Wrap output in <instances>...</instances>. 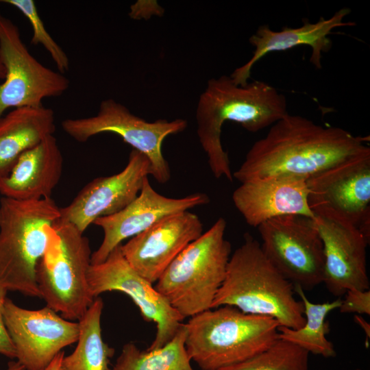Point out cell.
<instances>
[{
	"label": "cell",
	"instance_id": "cell-1",
	"mask_svg": "<svg viewBox=\"0 0 370 370\" xmlns=\"http://www.w3.org/2000/svg\"><path fill=\"white\" fill-rule=\"evenodd\" d=\"M367 137L286 114L251 147L232 173L241 183L275 177L307 180L367 149Z\"/></svg>",
	"mask_w": 370,
	"mask_h": 370
},
{
	"label": "cell",
	"instance_id": "cell-2",
	"mask_svg": "<svg viewBox=\"0 0 370 370\" xmlns=\"http://www.w3.org/2000/svg\"><path fill=\"white\" fill-rule=\"evenodd\" d=\"M286 97L269 84L258 80L236 85L230 76L208 80L196 110L197 135L213 175L233 181L227 153L221 143V130L227 121L256 132L288 114Z\"/></svg>",
	"mask_w": 370,
	"mask_h": 370
},
{
	"label": "cell",
	"instance_id": "cell-3",
	"mask_svg": "<svg viewBox=\"0 0 370 370\" xmlns=\"http://www.w3.org/2000/svg\"><path fill=\"white\" fill-rule=\"evenodd\" d=\"M293 284L271 264L249 233L231 255L212 308L231 306L247 314L271 317L280 326L299 329L306 322Z\"/></svg>",
	"mask_w": 370,
	"mask_h": 370
},
{
	"label": "cell",
	"instance_id": "cell-4",
	"mask_svg": "<svg viewBox=\"0 0 370 370\" xmlns=\"http://www.w3.org/2000/svg\"><path fill=\"white\" fill-rule=\"evenodd\" d=\"M185 326V346L190 360L202 370H218L269 347L278 339L280 324L271 317L222 306L190 317Z\"/></svg>",
	"mask_w": 370,
	"mask_h": 370
},
{
	"label": "cell",
	"instance_id": "cell-5",
	"mask_svg": "<svg viewBox=\"0 0 370 370\" xmlns=\"http://www.w3.org/2000/svg\"><path fill=\"white\" fill-rule=\"evenodd\" d=\"M60 219L52 198L0 199V284L8 291L40 297L36 267L50 230Z\"/></svg>",
	"mask_w": 370,
	"mask_h": 370
},
{
	"label": "cell",
	"instance_id": "cell-6",
	"mask_svg": "<svg viewBox=\"0 0 370 370\" xmlns=\"http://www.w3.org/2000/svg\"><path fill=\"white\" fill-rule=\"evenodd\" d=\"M226 221L219 218L167 267L156 289L184 319L212 309L225 279L232 246L225 239Z\"/></svg>",
	"mask_w": 370,
	"mask_h": 370
},
{
	"label": "cell",
	"instance_id": "cell-7",
	"mask_svg": "<svg viewBox=\"0 0 370 370\" xmlns=\"http://www.w3.org/2000/svg\"><path fill=\"white\" fill-rule=\"evenodd\" d=\"M89 240L73 225L59 220L36 267V281L47 306L69 321L79 320L93 302L88 273Z\"/></svg>",
	"mask_w": 370,
	"mask_h": 370
},
{
	"label": "cell",
	"instance_id": "cell-8",
	"mask_svg": "<svg viewBox=\"0 0 370 370\" xmlns=\"http://www.w3.org/2000/svg\"><path fill=\"white\" fill-rule=\"evenodd\" d=\"M61 126L66 134L79 143L101 133L119 135L148 158L150 175L159 183L165 184L171 178V171L162 154V143L168 136L184 131L187 121L176 119L148 122L132 114L121 103L108 99L100 103L96 115L66 119L62 121Z\"/></svg>",
	"mask_w": 370,
	"mask_h": 370
},
{
	"label": "cell",
	"instance_id": "cell-9",
	"mask_svg": "<svg viewBox=\"0 0 370 370\" xmlns=\"http://www.w3.org/2000/svg\"><path fill=\"white\" fill-rule=\"evenodd\" d=\"M257 228L264 254L293 286L310 291L323 283V245L314 219L282 216Z\"/></svg>",
	"mask_w": 370,
	"mask_h": 370
},
{
	"label": "cell",
	"instance_id": "cell-10",
	"mask_svg": "<svg viewBox=\"0 0 370 370\" xmlns=\"http://www.w3.org/2000/svg\"><path fill=\"white\" fill-rule=\"evenodd\" d=\"M0 53L6 71L0 84V119L11 108L43 106L45 98L60 97L70 86L64 74L45 66L31 54L18 26L1 12Z\"/></svg>",
	"mask_w": 370,
	"mask_h": 370
},
{
	"label": "cell",
	"instance_id": "cell-11",
	"mask_svg": "<svg viewBox=\"0 0 370 370\" xmlns=\"http://www.w3.org/2000/svg\"><path fill=\"white\" fill-rule=\"evenodd\" d=\"M306 186L314 217L358 227L370 220V147L310 177Z\"/></svg>",
	"mask_w": 370,
	"mask_h": 370
},
{
	"label": "cell",
	"instance_id": "cell-12",
	"mask_svg": "<svg viewBox=\"0 0 370 370\" xmlns=\"http://www.w3.org/2000/svg\"><path fill=\"white\" fill-rule=\"evenodd\" d=\"M121 245L102 262L90 265L88 280L95 298L107 291H119L131 298L142 317L156 325L154 340L147 349H159L177 334L184 318L176 311L153 284L138 273L125 259Z\"/></svg>",
	"mask_w": 370,
	"mask_h": 370
},
{
	"label": "cell",
	"instance_id": "cell-13",
	"mask_svg": "<svg viewBox=\"0 0 370 370\" xmlns=\"http://www.w3.org/2000/svg\"><path fill=\"white\" fill-rule=\"evenodd\" d=\"M3 319L16 358L25 370H45L79 336L78 322L63 318L47 306L29 310L7 298Z\"/></svg>",
	"mask_w": 370,
	"mask_h": 370
},
{
	"label": "cell",
	"instance_id": "cell-14",
	"mask_svg": "<svg viewBox=\"0 0 370 370\" xmlns=\"http://www.w3.org/2000/svg\"><path fill=\"white\" fill-rule=\"evenodd\" d=\"M150 175V162L132 149L128 162L119 173L95 178L84 186L66 206L60 208L62 221L84 233L99 217L115 214L138 195L144 179Z\"/></svg>",
	"mask_w": 370,
	"mask_h": 370
},
{
	"label": "cell",
	"instance_id": "cell-15",
	"mask_svg": "<svg viewBox=\"0 0 370 370\" xmlns=\"http://www.w3.org/2000/svg\"><path fill=\"white\" fill-rule=\"evenodd\" d=\"M210 201L205 193H196L182 198L165 197L151 186L148 177L137 197L119 212L98 218L93 224L103 232V238L91 255V264L103 262L121 243L147 230L160 220L189 210Z\"/></svg>",
	"mask_w": 370,
	"mask_h": 370
},
{
	"label": "cell",
	"instance_id": "cell-16",
	"mask_svg": "<svg viewBox=\"0 0 370 370\" xmlns=\"http://www.w3.org/2000/svg\"><path fill=\"white\" fill-rule=\"evenodd\" d=\"M203 234V223L189 210L169 216L121 245L128 264L156 282L171 262Z\"/></svg>",
	"mask_w": 370,
	"mask_h": 370
},
{
	"label": "cell",
	"instance_id": "cell-17",
	"mask_svg": "<svg viewBox=\"0 0 370 370\" xmlns=\"http://www.w3.org/2000/svg\"><path fill=\"white\" fill-rule=\"evenodd\" d=\"M314 223L324 251L323 283L333 295L341 297L350 289L369 290L367 247L369 243L349 223L315 216Z\"/></svg>",
	"mask_w": 370,
	"mask_h": 370
},
{
	"label": "cell",
	"instance_id": "cell-18",
	"mask_svg": "<svg viewBox=\"0 0 370 370\" xmlns=\"http://www.w3.org/2000/svg\"><path fill=\"white\" fill-rule=\"evenodd\" d=\"M307 195L306 180L275 177L241 183L234 191L232 201L245 222L258 227L267 221L286 215L314 219Z\"/></svg>",
	"mask_w": 370,
	"mask_h": 370
},
{
	"label": "cell",
	"instance_id": "cell-19",
	"mask_svg": "<svg viewBox=\"0 0 370 370\" xmlns=\"http://www.w3.org/2000/svg\"><path fill=\"white\" fill-rule=\"evenodd\" d=\"M351 12L343 8L330 18L323 17L316 23L306 21L297 28L284 27L279 32L272 30L269 25H260L256 33L249 38L250 44L255 49L252 57L245 64L236 69L230 76L239 86H245L251 76L254 65L271 52L286 51L299 45L310 47V63L317 69H321L322 53L328 52L332 47V40L328 36L336 27L354 25V23L343 22V18Z\"/></svg>",
	"mask_w": 370,
	"mask_h": 370
},
{
	"label": "cell",
	"instance_id": "cell-20",
	"mask_svg": "<svg viewBox=\"0 0 370 370\" xmlns=\"http://www.w3.org/2000/svg\"><path fill=\"white\" fill-rule=\"evenodd\" d=\"M63 169V156L53 135L24 152L0 180L3 197L18 200L51 198Z\"/></svg>",
	"mask_w": 370,
	"mask_h": 370
},
{
	"label": "cell",
	"instance_id": "cell-21",
	"mask_svg": "<svg viewBox=\"0 0 370 370\" xmlns=\"http://www.w3.org/2000/svg\"><path fill=\"white\" fill-rule=\"evenodd\" d=\"M56 130L55 114L44 106L14 108L0 119V180L18 158Z\"/></svg>",
	"mask_w": 370,
	"mask_h": 370
},
{
	"label": "cell",
	"instance_id": "cell-22",
	"mask_svg": "<svg viewBox=\"0 0 370 370\" xmlns=\"http://www.w3.org/2000/svg\"><path fill=\"white\" fill-rule=\"evenodd\" d=\"M103 301L99 297L78 320L79 336L75 350L64 356L62 370H110V358L114 349L103 340L101 317Z\"/></svg>",
	"mask_w": 370,
	"mask_h": 370
},
{
	"label": "cell",
	"instance_id": "cell-23",
	"mask_svg": "<svg viewBox=\"0 0 370 370\" xmlns=\"http://www.w3.org/2000/svg\"><path fill=\"white\" fill-rule=\"evenodd\" d=\"M294 291L303 303L306 322L299 329L280 325L278 338L296 344L309 353L325 358L335 357L336 353L334 345L326 338L329 324L325 319L332 310L340 307L342 299L338 297L332 302L314 304L308 299L299 286H294Z\"/></svg>",
	"mask_w": 370,
	"mask_h": 370
},
{
	"label": "cell",
	"instance_id": "cell-24",
	"mask_svg": "<svg viewBox=\"0 0 370 370\" xmlns=\"http://www.w3.org/2000/svg\"><path fill=\"white\" fill-rule=\"evenodd\" d=\"M186 338L183 323L172 340L159 349L140 350L133 343H126L112 370H194L186 349Z\"/></svg>",
	"mask_w": 370,
	"mask_h": 370
},
{
	"label": "cell",
	"instance_id": "cell-25",
	"mask_svg": "<svg viewBox=\"0 0 370 370\" xmlns=\"http://www.w3.org/2000/svg\"><path fill=\"white\" fill-rule=\"evenodd\" d=\"M309 354L296 344L278 338L252 358L218 370H308Z\"/></svg>",
	"mask_w": 370,
	"mask_h": 370
},
{
	"label": "cell",
	"instance_id": "cell-26",
	"mask_svg": "<svg viewBox=\"0 0 370 370\" xmlns=\"http://www.w3.org/2000/svg\"><path fill=\"white\" fill-rule=\"evenodd\" d=\"M0 2L17 8L28 20L32 29V45H41L49 53L58 71L64 74L69 70L70 61L63 49L52 38L45 27L33 0H2Z\"/></svg>",
	"mask_w": 370,
	"mask_h": 370
},
{
	"label": "cell",
	"instance_id": "cell-27",
	"mask_svg": "<svg viewBox=\"0 0 370 370\" xmlns=\"http://www.w3.org/2000/svg\"><path fill=\"white\" fill-rule=\"evenodd\" d=\"M338 308L341 313H356V314H370V291L350 289L345 293Z\"/></svg>",
	"mask_w": 370,
	"mask_h": 370
},
{
	"label": "cell",
	"instance_id": "cell-28",
	"mask_svg": "<svg viewBox=\"0 0 370 370\" xmlns=\"http://www.w3.org/2000/svg\"><path fill=\"white\" fill-rule=\"evenodd\" d=\"M8 291L0 284V354L9 358H16V351L7 331L3 310Z\"/></svg>",
	"mask_w": 370,
	"mask_h": 370
},
{
	"label": "cell",
	"instance_id": "cell-29",
	"mask_svg": "<svg viewBox=\"0 0 370 370\" xmlns=\"http://www.w3.org/2000/svg\"><path fill=\"white\" fill-rule=\"evenodd\" d=\"M354 321L364 330L366 336L365 344L367 347L370 339V324L359 314L354 315Z\"/></svg>",
	"mask_w": 370,
	"mask_h": 370
},
{
	"label": "cell",
	"instance_id": "cell-30",
	"mask_svg": "<svg viewBox=\"0 0 370 370\" xmlns=\"http://www.w3.org/2000/svg\"><path fill=\"white\" fill-rule=\"evenodd\" d=\"M64 356V352L62 351L52 360L45 370H62V362Z\"/></svg>",
	"mask_w": 370,
	"mask_h": 370
},
{
	"label": "cell",
	"instance_id": "cell-31",
	"mask_svg": "<svg viewBox=\"0 0 370 370\" xmlns=\"http://www.w3.org/2000/svg\"><path fill=\"white\" fill-rule=\"evenodd\" d=\"M5 370H25L21 364L16 361H10L8 364V367Z\"/></svg>",
	"mask_w": 370,
	"mask_h": 370
},
{
	"label": "cell",
	"instance_id": "cell-32",
	"mask_svg": "<svg viewBox=\"0 0 370 370\" xmlns=\"http://www.w3.org/2000/svg\"><path fill=\"white\" fill-rule=\"evenodd\" d=\"M5 73H6L5 69L1 60V53H0V79L3 80L5 79Z\"/></svg>",
	"mask_w": 370,
	"mask_h": 370
},
{
	"label": "cell",
	"instance_id": "cell-33",
	"mask_svg": "<svg viewBox=\"0 0 370 370\" xmlns=\"http://www.w3.org/2000/svg\"><path fill=\"white\" fill-rule=\"evenodd\" d=\"M356 370H360V369H356Z\"/></svg>",
	"mask_w": 370,
	"mask_h": 370
}]
</instances>
